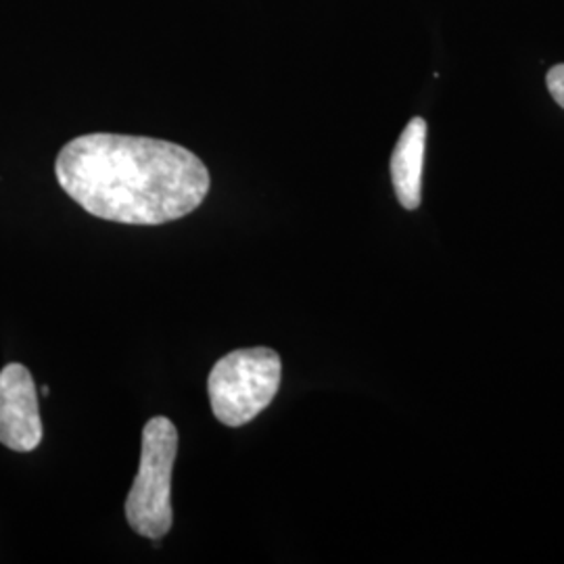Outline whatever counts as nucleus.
Wrapping results in <instances>:
<instances>
[{"instance_id":"6","label":"nucleus","mask_w":564,"mask_h":564,"mask_svg":"<svg viewBox=\"0 0 564 564\" xmlns=\"http://www.w3.org/2000/svg\"><path fill=\"white\" fill-rule=\"evenodd\" d=\"M547 90L550 95L554 97V101L558 102L564 109V63L561 65H554L550 72H547Z\"/></svg>"},{"instance_id":"1","label":"nucleus","mask_w":564,"mask_h":564,"mask_svg":"<svg viewBox=\"0 0 564 564\" xmlns=\"http://www.w3.org/2000/svg\"><path fill=\"white\" fill-rule=\"evenodd\" d=\"M61 188L109 223L158 226L193 214L209 193V170L176 142L84 134L57 155Z\"/></svg>"},{"instance_id":"5","label":"nucleus","mask_w":564,"mask_h":564,"mask_svg":"<svg viewBox=\"0 0 564 564\" xmlns=\"http://www.w3.org/2000/svg\"><path fill=\"white\" fill-rule=\"evenodd\" d=\"M424 144L426 121L423 118H414L405 126L391 155V181L395 195L405 209H416L421 205Z\"/></svg>"},{"instance_id":"3","label":"nucleus","mask_w":564,"mask_h":564,"mask_svg":"<svg viewBox=\"0 0 564 564\" xmlns=\"http://www.w3.org/2000/svg\"><path fill=\"white\" fill-rule=\"evenodd\" d=\"M178 454V431L165 416L142 429L141 466L126 498V519L149 540H162L172 529V473Z\"/></svg>"},{"instance_id":"2","label":"nucleus","mask_w":564,"mask_h":564,"mask_svg":"<svg viewBox=\"0 0 564 564\" xmlns=\"http://www.w3.org/2000/svg\"><path fill=\"white\" fill-rule=\"evenodd\" d=\"M281 377V356L274 349L249 347L226 354L207 379L214 416L232 429L251 423L276 398Z\"/></svg>"},{"instance_id":"4","label":"nucleus","mask_w":564,"mask_h":564,"mask_svg":"<svg viewBox=\"0 0 564 564\" xmlns=\"http://www.w3.org/2000/svg\"><path fill=\"white\" fill-rule=\"evenodd\" d=\"M42 442L36 384L23 364L0 370V444L13 452H32Z\"/></svg>"},{"instance_id":"7","label":"nucleus","mask_w":564,"mask_h":564,"mask_svg":"<svg viewBox=\"0 0 564 564\" xmlns=\"http://www.w3.org/2000/svg\"><path fill=\"white\" fill-rule=\"evenodd\" d=\"M48 393H51V391H48V387H46V384H44V387H42V395H44V398H46V395H48Z\"/></svg>"}]
</instances>
